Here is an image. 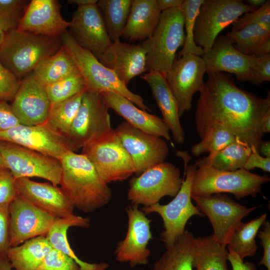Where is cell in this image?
<instances>
[{
  "label": "cell",
  "instance_id": "cell-1",
  "mask_svg": "<svg viewBox=\"0 0 270 270\" xmlns=\"http://www.w3.org/2000/svg\"><path fill=\"white\" fill-rule=\"evenodd\" d=\"M199 92L194 122L200 138L212 128H222L258 152L262 120L270 109V91L260 98L238 88L231 74L216 72L208 74Z\"/></svg>",
  "mask_w": 270,
  "mask_h": 270
},
{
  "label": "cell",
  "instance_id": "cell-2",
  "mask_svg": "<svg viewBox=\"0 0 270 270\" xmlns=\"http://www.w3.org/2000/svg\"><path fill=\"white\" fill-rule=\"evenodd\" d=\"M60 160L62 168L60 185L74 208L91 212L110 202V188L85 155L68 152Z\"/></svg>",
  "mask_w": 270,
  "mask_h": 270
},
{
  "label": "cell",
  "instance_id": "cell-3",
  "mask_svg": "<svg viewBox=\"0 0 270 270\" xmlns=\"http://www.w3.org/2000/svg\"><path fill=\"white\" fill-rule=\"evenodd\" d=\"M62 46L60 36L13 29L4 33L0 46V62L20 80Z\"/></svg>",
  "mask_w": 270,
  "mask_h": 270
},
{
  "label": "cell",
  "instance_id": "cell-4",
  "mask_svg": "<svg viewBox=\"0 0 270 270\" xmlns=\"http://www.w3.org/2000/svg\"><path fill=\"white\" fill-rule=\"evenodd\" d=\"M60 37L62 46L73 59L84 78L87 90L98 94L115 93L141 110H150L140 96L130 90L111 70L103 65L90 52L79 46L68 30Z\"/></svg>",
  "mask_w": 270,
  "mask_h": 270
},
{
  "label": "cell",
  "instance_id": "cell-5",
  "mask_svg": "<svg viewBox=\"0 0 270 270\" xmlns=\"http://www.w3.org/2000/svg\"><path fill=\"white\" fill-rule=\"evenodd\" d=\"M185 38L180 7L162 12L154 33L140 44L146 51L148 71L158 72L165 76L176 58L177 50L184 46Z\"/></svg>",
  "mask_w": 270,
  "mask_h": 270
},
{
  "label": "cell",
  "instance_id": "cell-6",
  "mask_svg": "<svg viewBox=\"0 0 270 270\" xmlns=\"http://www.w3.org/2000/svg\"><path fill=\"white\" fill-rule=\"evenodd\" d=\"M269 178L250 172L244 169L234 172L222 171L211 167L197 168L194 174L192 196H206L222 193H230L240 200L251 196L256 197L263 184Z\"/></svg>",
  "mask_w": 270,
  "mask_h": 270
},
{
  "label": "cell",
  "instance_id": "cell-7",
  "mask_svg": "<svg viewBox=\"0 0 270 270\" xmlns=\"http://www.w3.org/2000/svg\"><path fill=\"white\" fill-rule=\"evenodd\" d=\"M183 179L178 168L169 162L156 164L130 180L128 200L132 204L148 207L165 196L174 197Z\"/></svg>",
  "mask_w": 270,
  "mask_h": 270
},
{
  "label": "cell",
  "instance_id": "cell-8",
  "mask_svg": "<svg viewBox=\"0 0 270 270\" xmlns=\"http://www.w3.org/2000/svg\"><path fill=\"white\" fill-rule=\"evenodd\" d=\"M196 168L194 164L186 167L180 190L169 203H157L142 210L146 215L156 212L162 218L164 230L160 236L166 248L171 246L184 234L186 225L192 216H204L192 202V186Z\"/></svg>",
  "mask_w": 270,
  "mask_h": 270
},
{
  "label": "cell",
  "instance_id": "cell-9",
  "mask_svg": "<svg viewBox=\"0 0 270 270\" xmlns=\"http://www.w3.org/2000/svg\"><path fill=\"white\" fill-rule=\"evenodd\" d=\"M102 179L106 184L122 182L134 173L132 160L114 130L82 148Z\"/></svg>",
  "mask_w": 270,
  "mask_h": 270
},
{
  "label": "cell",
  "instance_id": "cell-10",
  "mask_svg": "<svg viewBox=\"0 0 270 270\" xmlns=\"http://www.w3.org/2000/svg\"><path fill=\"white\" fill-rule=\"evenodd\" d=\"M254 10L242 0H204L195 22L196 44L204 50L210 48L224 28Z\"/></svg>",
  "mask_w": 270,
  "mask_h": 270
},
{
  "label": "cell",
  "instance_id": "cell-11",
  "mask_svg": "<svg viewBox=\"0 0 270 270\" xmlns=\"http://www.w3.org/2000/svg\"><path fill=\"white\" fill-rule=\"evenodd\" d=\"M0 154L5 168L15 179L38 177L60 185L62 172L60 160L2 140H0Z\"/></svg>",
  "mask_w": 270,
  "mask_h": 270
},
{
  "label": "cell",
  "instance_id": "cell-12",
  "mask_svg": "<svg viewBox=\"0 0 270 270\" xmlns=\"http://www.w3.org/2000/svg\"><path fill=\"white\" fill-rule=\"evenodd\" d=\"M108 110L101 94L86 90L68 136L76 150L114 130Z\"/></svg>",
  "mask_w": 270,
  "mask_h": 270
},
{
  "label": "cell",
  "instance_id": "cell-13",
  "mask_svg": "<svg viewBox=\"0 0 270 270\" xmlns=\"http://www.w3.org/2000/svg\"><path fill=\"white\" fill-rule=\"evenodd\" d=\"M192 198L199 210L209 219L214 240L225 247L242 219L257 208L242 205L222 194L192 196Z\"/></svg>",
  "mask_w": 270,
  "mask_h": 270
},
{
  "label": "cell",
  "instance_id": "cell-14",
  "mask_svg": "<svg viewBox=\"0 0 270 270\" xmlns=\"http://www.w3.org/2000/svg\"><path fill=\"white\" fill-rule=\"evenodd\" d=\"M0 140L16 144L58 160L68 152L76 150L66 136L46 122L34 126L19 124L0 132Z\"/></svg>",
  "mask_w": 270,
  "mask_h": 270
},
{
  "label": "cell",
  "instance_id": "cell-15",
  "mask_svg": "<svg viewBox=\"0 0 270 270\" xmlns=\"http://www.w3.org/2000/svg\"><path fill=\"white\" fill-rule=\"evenodd\" d=\"M206 72L204 61L199 56L188 54L176 58L165 76L176 101L180 118L190 110L193 96L202 90Z\"/></svg>",
  "mask_w": 270,
  "mask_h": 270
},
{
  "label": "cell",
  "instance_id": "cell-16",
  "mask_svg": "<svg viewBox=\"0 0 270 270\" xmlns=\"http://www.w3.org/2000/svg\"><path fill=\"white\" fill-rule=\"evenodd\" d=\"M132 160L134 173L140 174L148 168L164 162L169 148L162 138L144 132L126 121L114 130Z\"/></svg>",
  "mask_w": 270,
  "mask_h": 270
},
{
  "label": "cell",
  "instance_id": "cell-17",
  "mask_svg": "<svg viewBox=\"0 0 270 270\" xmlns=\"http://www.w3.org/2000/svg\"><path fill=\"white\" fill-rule=\"evenodd\" d=\"M10 246L46 236L58 218L17 195L8 206Z\"/></svg>",
  "mask_w": 270,
  "mask_h": 270
},
{
  "label": "cell",
  "instance_id": "cell-18",
  "mask_svg": "<svg viewBox=\"0 0 270 270\" xmlns=\"http://www.w3.org/2000/svg\"><path fill=\"white\" fill-rule=\"evenodd\" d=\"M128 228L124 238L117 244L114 250L116 260L128 262L131 268L148 263L150 251L148 248L152 238L150 223L144 213L136 205H129L126 208Z\"/></svg>",
  "mask_w": 270,
  "mask_h": 270
},
{
  "label": "cell",
  "instance_id": "cell-19",
  "mask_svg": "<svg viewBox=\"0 0 270 270\" xmlns=\"http://www.w3.org/2000/svg\"><path fill=\"white\" fill-rule=\"evenodd\" d=\"M68 31L78 44L98 60L112 44L97 4L78 6Z\"/></svg>",
  "mask_w": 270,
  "mask_h": 270
},
{
  "label": "cell",
  "instance_id": "cell-20",
  "mask_svg": "<svg viewBox=\"0 0 270 270\" xmlns=\"http://www.w3.org/2000/svg\"><path fill=\"white\" fill-rule=\"evenodd\" d=\"M10 105L20 124L34 126L46 122L51 104L45 86L30 73L21 80Z\"/></svg>",
  "mask_w": 270,
  "mask_h": 270
},
{
  "label": "cell",
  "instance_id": "cell-21",
  "mask_svg": "<svg viewBox=\"0 0 270 270\" xmlns=\"http://www.w3.org/2000/svg\"><path fill=\"white\" fill-rule=\"evenodd\" d=\"M204 50L202 58L206 63L208 74L227 72L234 74L240 81L250 82L256 56L238 51L228 37L223 35L218 36L210 48Z\"/></svg>",
  "mask_w": 270,
  "mask_h": 270
},
{
  "label": "cell",
  "instance_id": "cell-22",
  "mask_svg": "<svg viewBox=\"0 0 270 270\" xmlns=\"http://www.w3.org/2000/svg\"><path fill=\"white\" fill-rule=\"evenodd\" d=\"M17 194L38 208L58 218L74 215V206L60 187L29 178L15 179Z\"/></svg>",
  "mask_w": 270,
  "mask_h": 270
},
{
  "label": "cell",
  "instance_id": "cell-23",
  "mask_svg": "<svg viewBox=\"0 0 270 270\" xmlns=\"http://www.w3.org/2000/svg\"><path fill=\"white\" fill-rule=\"evenodd\" d=\"M60 8L56 0H32L16 28L43 36H60L70 24L62 16Z\"/></svg>",
  "mask_w": 270,
  "mask_h": 270
},
{
  "label": "cell",
  "instance_id": "cell-24",
  "mask_svg": "<svg viewBox=\"0 0 270 270\" xmlns=\"http://www.w3.org/2000/svg\"><path fill=\"white\" fill-rule=\"evenodd\" d=\"M98 60L126 86L133 78L148 71L146 51L140 44L112 42Z\"/></svg>",
  "mask_w": 270,
  "mask_h": 270
},
{
  "label": "cell",
  "instance_id": "cell-25",
  "mask_svg": "<svg viewBox=\"0 0 270 270\" xmlns=\"http://www.w3.org/2000/svg\"><path fill=\"white\" fill-rule=\"evenodd\" d=\"M106 103L133 127L166 140L170 139V130L162 118L138 108L124 97L112 92H102Z\"/></svg>",
  "mask_w": 270,
  "mask_h": 270
},
{
  "label": "cell",
  "instance_id": "cell-26",
  "mask_svg": "<svg viewBox=\"0 0 270 270\" xmlns=\"http://www.w3.org/2000/svg\"><path fill=\"white\" fill-rule=\"evenodd\" d=\"M142 78L149 85L162 113V120L171 132L174 141L182 144L185 134L180 124L177 102L165 76L158 72L150 71Z\"/></svg>",
  "mask_w": 270,
  "mask_h": 270
},
{
  "label": "cell",
  "instance_id": "cell-27",
  "mask_svg": "<svg viewBox=\"0 0 270 270\" xmlns=\"http://www.w3.org/2000/svg\"><path fill=\"white\" fill-rule=\"evenodd\" d=\"M161 12L157 0H132L121 37L130 42L148 39L154 33Z\"/></svg>",
  "mask_w": 270,
  "mask_h": 270
},
{
  "label": "cell",
  "instance_id": "cell-28",
  "mask_svg": "<svg viewBox=\"0 0 270 270\" xmlns=\"http://www.w3.org/2000/svg\"><path fill=\"white\" fill-rule=\"evenodd\" d=\"M90 224L88 218L72 215L59 218L52 224L46 236L52 248L64 252L78 266L81 270H106L110 267L107 262L90 264L80 259L72 249L67 238L68 229L72 226L88 228Z\"/></svg>",
  "mask_w": 270,
  "mask_h": 270
},
{
  "label": "cell",
  "instance_id": "cell-29",
  "mask_svg": "<svg viewBox=\"0 0 270 270\" xmlns=\"http://www.w3.org/2000/svg\"><path fill=\"white\" fill-rule=\"evenodd\" d=\"M52 248L46 236H41L10 248L6 257L14 270H38Z\"/></svg>",
  "mask_w": 270,
  "mask_h": 270
},
{
  "label": "cell",
  "instance_id": "cell-30",
  "mask_svg": "<svg viewBox=\"0 0 270 270\" xmlns=\"http://www.w3.org/2000/svg\"><path fill=\"white\" fill-rule=\"evenodd\" d=\"M195 238L186 230L154 264L151 270H193Z\"/></svg>",
  "mask_w": 270,
  "mask_h": 270
},
{
  "label": "cell",
  "instance_id": "cell-31",
  "mask_svg": "<svg viewBox=\"0 0 270 270\" xmlns=\"http://www.w3.org/2000/svg\"><path fill=\"white\" fill-rule=\"evenodd\" d=\"M226 36L241 53L258 56L270 54V28L261 24L245 26Z\"/></svg>",
  "mask_w": 270,
  "mask_h": 270
},
{
  "label": "cell",
  "instance_id": "cell-32",
  "mask_svg": "<svg viewBox=\"0 0 270 270\" xmlns=\"http://www.w3.org/2000/svg\"><path fill=\"white\" fill-rule=\"evenodd\" d=\"M252 151L248 144L236 138L223 149L197 160L194 164L196 168L208 166L219 170L234 172L243 168Z\"/></svg>",
  "mask_w": 270,
  "mask_h": 270
},
{
  "label": "cell",
  "instance_id": "cell-33",
  "mask_svg": "<svg viewBox=\"0 0 270 270\" xmlns=\"http://www.w3.org/2000/svg\"><path fill=\"white\" fill-rule=\"evenodd\" d=\"M78 70L73 59L62 46L58 52L42 62L31 73L46 86Z\"/></svg>",
  "mask_w": 270,
  "mask_h": 270
},
{
  "label": "cell",
  "instance_id": "cell-34",
  "mask_svg": "<svg viewBox=\"0 0 270 270\" xmlns=\"http://www.w3.org/2000/svg\"><path fill=\"white\" fill-rule=\"evenodd\" d=\"M212 235L195 238L194 268L196 270H229L228 251Z\"/></svg>",
  "mask_w": 270,
  "mask_h": 270
},
{
  "label": "cell",
  "instance_id": "cell-35",
  "mask_svg": "<svg viewBox=\"0 0 270 270\" xmlns=\"http://www.w3.org/2000/svg\"><path fill=\"white\" fill-rule=\"evenodd\" d=\"M132 0H100L97 6L112 42L120 40L130 12Z\"/></svg>",
  "mask_w": 270,
  "mask_h": 270
},
{
  "label": "cell",
  "instance_id": "cell-36",
  "mask_svg": "<svg viewBox=\"0 0 270 270\" xmlns=\"http://www.w3.org/2000/svg\"><path fill=\"white\" fill-rule=\"evenodd\" d=\"M266 218V214H264L246 223L241 222L226 246L228 250L235 252L242 260L254 256L258 249L255 238Z\"/></svg>",
  "mask_w": 270,
  "mask_h": 270
},
{
  "label": "cell",
  "instance_id": "cell-37",
  "mask_svg": "<svg viewBox=\"0 0 270 270\" xmlns=\"http://www.w3.org/2000/svg\"><path fill=\"white\" fill-rule=\"evenodd\" d=\"M86 90L66 100L52 104L46 123L54 130L68 138Z\"/></svg>",
  "mask_w": 270,
  "mask_h": 270
},
{
  "label": "cell",
  "instance_id": "cell-38",
  "mask_svg": "<svg viewBox=\"0 0 270 270\" xmlns=\"http://www.w3.org/2000/svg\"><path fill=\"white\" fill-rule=\"evenodd\" d=\"M204 0H184L180 6L184 18L186 38L179 56L190 54L202 56L204 49L197 46L194 40V29L200 8Z\"/></svg>",
  "mask_w": 270,
  "mask_h": 270
},
{
  "label": "cell",
  "instance_id": "cell-39",
  "mask_svg": "<svg viewBox=\"0 0 270 270\" xmlns=\"http://www.w3.org/2000/svg\"><path fill=\"white\" fill-rule=\"evenodd\" d=\"M45 87L51 104L86 90L84 78L78 70Z\"/></svg>",
  "mask_w": 270,
  "mask_h": 270
},
{
  "label": "cell",
  "instance_id": "cell-40",
  "mask_svg": "<svg viewBox=\"0 0 270 270\" xmlns=\"http://www.w3.org/2000/svg\"><path fill=\"white\" fill-rule=\"evenodd\" d=\"M236 138L234 134L224 129L214 128L199 142L192 146L191 152L196 157L206 152H216L233 142Z\"/></svg>",
  "mask_w": 270,
  "mask_h": 270
},
{
  "label": "cell",
  "instance_id": "cell-41",
  "mask_svg": "<svg viewBox=\"0 0 270 270\" xmlns=\"http://www.w3.org/2000/svg\"><path fill=\"white\" fill-rule=\"evenodd\" d=\"M30 2L0 0V28L4 33L17 28Z\"/></svg>",
  "mask_w": 270,
  "mask_h": 270
},
{
  "label": "cell",
  "instance_id": "cell-42",
  "mask_svg": "<svg viewBox=\"0 0 270 270\" xmlns=\"http://www.w3.org/2000/svg\"><path fill=\"white\" fill-rule=\"evenodd\" d=\"M38 270H81L70 256L52 248L46 254Z\"/></svg>",
  "mask_w": 270,
  "mask_h": 270
},
{
  "label": "cell",
  "instance_id": "cell-43",
  "mask_svg": "<svg viewBox=\"0 0 270 270\" xmlns=\"http://www.w3.org/2000/svg\"><path fill=\"white\" fill-rule=\"evenodd\" d=\"M261 24L270 28V0L260 8L244 14L234 22L232 31H234L245 26Z\"/></svg>",
  "mask_w": 270,
  "mask_h": 270
},
{
  "label": "cell",
  "instance_id": "cell-44",
  "mask_svg": "<svg viewBox=\"0 0 270 270\" xmlns=\"http://www.w3.org/2000/svg\"><path fill=\"white\" fill-rule=\"evenodd\" d=\"M20 81L0 62V100L12 102L19 88Z\"/></svg>",
  "mask_w": 270,
  "mask_h": 270
},
{
  "label": "cell",
  "instance_id": "cell-45",
  "mask_svg": "<svg viewBox=\"0 0 270 270\" xmlns=\"http://www.w3.org/2000/svg\"><path fill=\"white\" fill-rule=\"evenodd\" d=\"M15 178L6 168L0 169V206H9L17 196Z\"/></svg>",
  "mask_w": 270,
  "mask_h": 270
},
{
  "label": "cell",
  "instance_id": "cell-46",
  "mask_svg": "<svg viewBox=\"0 0 270 270\" xmlns=\"http://www.w3.org/2000/svg\"><path fill=\"white\" fill-rule=\"evenodd\" d=\"M270 81V54L256 56L252 76L249 82L260 86Z\"/></svg>",
  "mask_w": 270,
  "mask_h": 270
},
{
  "label": "cell",
  "instance_id": "cell-47",
  "mask_svg": "<svg viewBox=\"0 0 270 270\" xmlns=\"http://www.w3.org/2000/svg\"><path fill=\"white\" fill-rule=\"evenodd\" d=\"M8 206H0V257L6 256L10 248Z\"/></svg>",
  "mask_w": 270,
  "mask_h": 270
},
{
  "label": "cell",
  "instance_id": "cell-48",
  "mask_svg": "<svg viewBox=\"0 0 270 270\" xmlns=\"http://www.w3.org/2000/svg\"><path fill=\"white\" fill-rule=\"evenodd\" d=\"M263 225L264 228L258 234L262 246L263 255L258 264L264 266L267 270H270V223L266 221Z\"/></svg>",
  "mask_w": 270,
  "mask_h": 270
},
{
  "label": "cell",
  "instance_id": "cell-49",
  "mask_svg": "<svg viewBox=\"0 0 270 270\" xmlns=\"http://www.w3.org/2000/svg\"><path fill=\"white\" fill-rule=\"evenodd\" d=\"M20 124L14 116L10 105L8 102L0 100V132Z\"/></svg>",
  "mask_w": 270,
  "mask_h": 270
},
{
  "label": "cell",
  "instance_id": "cell-50",
  "mask_svg": "<svg viewBox=\"0 0 270 270\" xmlns=\"http://www.w3.org/2000/svg\"><path fill=\"white\" fill-rule=\"evenodd\" d=\"M259 168L266 172H270V158L262 156L256 150H252L242 169L250 171Z\"/></svg>",
  "mask_w": 270,
  "mask_h": 270
},
{
  "label": "cell",
  "instance_id": "cell-51",
  "mask_svg": "<svg viewBox=\"0 0 270 270\" xmlns=\"http://www.w3.org/2000/svg\"><path fill=\"white\" fill-rule=\"evenodd\" d=\"M228 261L230 264L232 270H255V266L252 263L244 262L231 250H228Z\"/></svg>",
  "mask_w": 270,
  "mask_h": 270
},
{
  "label": "cell",
  "instance_id": "cell-52",
  "mask_svg": "<svg viewBox=\"0 0 270 270\" xmlns=\"http://www.w3.org/2000/svg\"><path fill=\"white\" fill-rule=\"evenodd\" d=\"M184 0H157L162 12L176 8L180 7Z\"/></svg>",
  "mask_w": 270,
  "mask_h": 270
},
{
  "label": "cell",
  "instance_id": "cell-53",
  "mask_svg": "<svg viewBox=\"0 0 270 270\" xmlns=\"http://www.w3.org/2000/svg\"><path fill=\"white\" fill-rule=\"evenodd\" d=\"M262 130L264 135L270 132V109L266 112L264 117Z\"/></svg>",
  "mask_w": 270,
  "mask_h": 270
},
{
  "label": "cell",
  "instance_id": "cell-54",
  "mask_svg": "<svg viewBox=\"0 0 270 270\" xmlns=\"http://www.w3.org/2000/svg\"><path fill=\"white\" fill-rule=\"evenodd\" d=\"M258 152L261 156L266 158H270V141H265L261 142Z\"/></svg>",
  "mask_w": 270,
  "mask_h": 270
},
{
  "label": "cell",
  "instance_id": "cell-55",
  "mask_svg": "<svg viewBox=\"0 0 270 270\" xmlns=\"http://www.w3.org/2000/svg\"><path fill=\"white\" fill-rule=\"evenodd\" d=\"M98 0H68L67 2L71 4H76L80 6H86L88 5L96 4Z\"/></svg>",
  "mask_w": 270,
  "mask_h": 270
},
{
  "label": "cell",
  "instance_id": "cell-56",
  "mask_svg": "<svg viewBox=\"0 0 270 270\" xmlns=\"http://www.w3.org/2000/svg\"><path fill=\"white\" fill-rule=\"evenodd\" d=\"M266 2V0H246L244 2L254 9L256 10L262 6Z\"/></svg>",
  "mask_w": 270,
  "mask_h": 270
},
{
  "label": "cell",
  "instance_id": "cell-57",
  "mask_svg": "<svg viewBox=\"0 0 270 270\" xmlns=\"http://www.w3.org/2000/svg\"><path fill=\"white\" fill-rule=\"evenodd\" d=\"M0 270H12V268L6 256L0 257Z\"/></svg>",
  "mask_w": 270,
  "mask_h": 270
},
{
  "label": "cell",
  "instance_id": "cell-58",
  "mask_svg": "<svg viewBox=\"0 0 270 270\" xmlns=\"http://www.w3.org/2000/svg\"><path fill=\"white\" fill-rule=\"evenodd\" d=\"M4 32L0 28V46L3 41Z\"/></svg>",
  "mask_w": 270,
  "mask_h": 270
},
{
  "label": "cell",
  "instance_id": "cell-59",
  "mask_svg": "<svg viewBox=\"0 0 270 270\" xmlns=\"http://www.w3.org/2000/svg\"><path fill=\"white\" fill-rule=\"evenodd\" d=\"M2 168H6L4 166V163L2 158V156H1V154H0V169Z\"/></svg>",
  "mask_w": 270,
  "mask_h": 270
}]
</instances>
